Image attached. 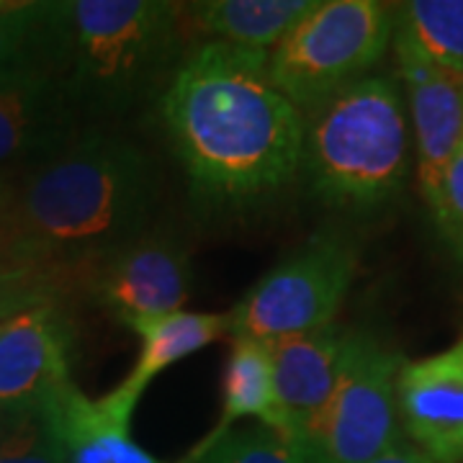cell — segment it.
I'll return each instance as SVG.
<instances>
[{
    "instance_id": "5bb4252c",
    "label": "cell",
    "mask_w": 463,
    "mask_h": 463,
    "mask_svg": "<svg viewBox=\"0 0 463 463\" xmlns=\"http://www.w3.org/2000/svg\"><path fill=\"white\" fill-rule=\"evenodd\" d=\"M139 337V353L132 371L111 392L99 397L100 412L124 428H132L137 404L147 394L152 381L170 365L214 345L222 335H230V312H173L145 317L127 325Z\"/></svg>"
},
{
    "instance_id": "9c48e42d",
    "label": "cell",
    "mask_w": 463,
    "mask_h": 463,
    "mask_svg": "<svg viewBox=\"0 0 463 463\" xmlns=\"http://www.w3.org/2000/svg\"><path fill=\"white\" fill-rule=\"evenodd\" d=\"M72 330L47 297L0 319V410H47L70 386Z\"/></svg>"
},
{
    "instance_id": "603a6c76",
    "label": "cell",
    "mask_w": 463,
    "mask_h": 463,
    "mask_svg": "<svg viewBox=\"0 0 463 463\" xmlns=\"http://www.w3.org/2000/svg\"><path fill=\"white\" fill-rule=\"evenodd\" d=\"M47 297H50L47 279L36 276L32 270H21L14 279L0 283V319H5L18 309H24L33 301H42Z\"/></svg>"
},
{
    "instance_id": "d6986e66",
    "label": "cell",
    "mask_w": 463,
    "mask_h": 463,
    "mask_svg": "<svg viewBox=\"0 0 463 463\" xmlns=\"http://www.w3.org/2000/svg\"><path fill=\"white\" fill-rule=\"evenodd\" d=\"M392 42L432 65L463 72V0L399 3Z\"/></svg>"
},
{
    "instance_id": "52a82bcc",
    "label": "cell",
    "mask_w": 463,
    "mask_h": 463,
    "mask_svg": "<svg viewBox=\"0 0 463 463\" xmlns=\"http://www.w3.org/2000/svg\"><path fill=\"white\" fill-rule=\"evenodd\" d=\"M404 358L368 332L355 330L343 379L317 443V463H368L404 440L397 376Z\"/></svg>"
},
{
    "instance_id": "4fadbf2b",
    "label": "cell",
    "mask_w": 463,
    "mask_h": 463,
    "mask_svg": "<svg viewBox=\"0 0 463 463\" xmlns=\"http://www.w3.org/2000/svg\"><path fill=\"white\" fill-rule=\"evenodd\" d=\"M394 57L410 106L417 183L432 209L463 132V72L432 65L402 44H394Z\"/></svg>"
},
{
    "instance_id": "277c9868",
    "label": "cell",
    "mask_w": 463,
    "mask_h": 463,
    "mask_svg": "<svg viewBox=\"0 0 463 463\" xmlns=\"http://www.w3.org/2000/svg\"><path fill=\"white\" fill-rule=\"evenodd\" d=\"M183 44L181 3H65L62 75L80 116L127 111L170 67Z\"/></svg>"
},
{
    "instance_id": "484cf974",
    "label": "cell",
    "mask_w": 463,
    "mask_h": 463,
    "mask_svg": "<svg viewBox=\"0 0 463 463\" xmlns=\"http://www.w3.org/2000/svg\"><path fill=\"white\" fill-rule=\"evenodd\" d=\"M5 196H8V183H0V234H3V214H5Z\"/></svg>"
},
{
    "instance_id": "2e32d148",
    "label": "cell",
    "mask_w": 463,
    "mask_h": 463,
    "mask_svg": "<svg viewBox=\"0 0 463 463\" xmlns=\"http://www.w3.org/2000/svg\"><path fill=\"white\" fill-rule=\"evenodd\" d=\"M245 417H252L286 435H297L276 399L270 345L250 337H232L230 358L222 381V412L216 417L214 428L196 446H212L234 430V425Z\"/></svg>"
},
{
    "instance_id": "cb8c5ba5",
    "label": "cell",
    "mask_w": 463,
    "mask_h": 463,
    "mask_svg": "<svg viewBox=\"0 0 463 463\" xmlns=\"http://www.w3.org/2000/svg\"><path fill=\"white\" fill-rule=\"evenodd\" d=\"M368 463H432L425 453H420L417 448L410 446V443H402L394 450H389V453H383L379 458H373V461Z\"/></svg>"
},
{
    "instance_id": "6da1fadb",
    "label": "cell",
    "mask_w": 463,
    "mask_h": 463,
    "mask_svg": "<svg viewBox=\"0 0 463 463\" xmlns=\"http://www.w3.org/2000/svg\"><path fill=\"white\" fill-rule=\"evenodd\" d=\"M268 54L206 42L170 67L160 118L199 214H250L301 175L307 118L270 83Z\"/></svg>"
},
{
    "instance_id": "d4e9b609",
    "label": "cell",
    "mask_w": 463,
    "mask_h": 463,
    "mask_svg": "<svg viewBox=\"0 0 463 463\" xmlns=\"http://www.w3.org/2000/svg\"><path fill=\"white\" fill-rule=\"evenodd\" d=\"M21 270H26V268H18L16 263H11V258L5 255V250H3V245H0V283L8 281V279H14V276L21 273Z\"/></svg>"
},
{
    "instance_id": "4316f807",
    "label": "cell",
    "mask_w": 463,
    "mask_h": 463,
    "mask_svg": "<svg viewBox=\"0 0 463 463\" xmlns=\"http://www.w3.org/2000/svg\"><path fill=\"white\" fill-rule=\"evenodd\" d=\"M8 417H11V412H5V410H0V432H3V428H5V422H8Z\"/></svg>"
},
{
    "instance_id": "7402d4cb",
    "label": "cell",
    "mask_w": 463,
    "mask_h": 463,
    "mask_svg": "<svg viewBox=\"0 0 463 463\" xmlns=\"http://www.w3.org/2000/svg\"><path fill=\"white\" fill-rule=\"evenodd\" d=\"M430 214L450 250L458 255V260H463V132L458 147L448 163L440 196L430 209Z\"/></svg>"
},
{
    "instance_id": "8992f818",
    "label": "cell",
    "mask_w": 463,
    "mask_h": 463,
    "mask_svg": "<svg viewBox=\"0 0 463 463\" xmlns=\"http://www.w3.org/2000/svg\"><path fill=\"white\" fill-rule=\"evenodd\" d=\"M355 273L358 245L353 237L335 227L315 232L232 307L230 335L270 345L335 325Z\"/></svg>"
},
{
    "instance_id": "3957f363",
    "label": "cell",
    "mask_w": 463,
    "mask_h": 463,
    "mask_svg": "<svg viewBox=\"0 0 463 463\" xmlns=\"http://www.w3.org/2000/svg\"><path fill=\"white\" fill-rule=\"evenodd\" d=\"M410 145L402 88L368 75L307 116L301 175L325 206L373 212L404 188Z\"/></svg>"
},
{
    "instance_id": "ac0fdd59",
    "label": "cell",
    "mask_w": 463,
    "mask_h": 463,
    "mask_svg": "<svg viewBox=\"0 0 463 463\" xmlns=\"http://www.w3.org/2000/svg\"><path fill=\"white\" fill-rule=\"evenodd\" d=\"M65 3L0 0V78L32 67L62 72Z\"/></svg>"
},
{
    "instance_id": "e0dca14e",
    "label": "cell",
    "mask_w": 463,
    "mask_h": 463,
    "mask_svg": "<svg viewBox=\"0 0 463 463\" xmlns=\"http://www.w3.org/2000/svg\"><path fill=\"white\" fill-rule=\"evenodd\" d=\"M44 412L65 446L67 463H170L134 443L132 428L109 420L78 386H70Z\"/></svg>"
},
{
    "instance_id": "9a60e30c",
    "label": "cell",
    "mask_w": 463,
    "mask_h": 463,
    "mask_svg": "<svg viewBox=\"0 0 463 463\" xmlns=\"http://www.w3.org/2000/svg\"><path fill=\"white\" fill-rule=\"evenodd\" d=\"M315 0H196L181 3L183 36L270 52Z\"/></svg>"
},
{
    "instance_id": "7c38bea8",
    "label": "cell",
    "mask_w": 463,
    "mask_h": 463,
    "mask_svg": "<svg viewBox=\"0 0 463 463\" xmlns=\"http://www.w3.org/2000/svg\"><path fill=\"white\" fill-rule=\"evenodd\" d=\"M355 330L327 325L322 330L270 343L273 386L291 430L317 450L332 397L343 379Z\"/></svg>"
},
{
    "instance_id": "8fae6325",
    "label": "cell",
    "mask_w": 463,
    "mask_h": 463,
    "mask_svg": "<svg viewBox=\"0 0 463 463\" xmlns=\"http://www.w3.org/2000/svg\"><path fill=\"white\" fill-rule=\"evenodd\" d=\"M397 412L410 446L432 463H463V332L446 350L402 364Z\"/></svg>"
},
{
    "instance_id": "5b68a950",
    "label": "cell",
    "mask_w": 463,
    "mask_h": 463,
    "mask_svg": "<svg viewBox=\"0 0 463 463\" xmlns=\"http://www.w3.org/2000/svg\"><path fill=\"white\" fill-rule=\"evenodd\" d=\"M394 36V5L381 0H315L268 54L270 83L312 116L368 78Z\"/></svg>"
},
{
    "instance_id": "ffe728a7",
    "label": "cell",
    "mask_w": 463,
    "mask_h": 463,
    "mask_svg": "<svg viewBox=\"0 0 463 463\" xmlns=\"http://www.w3.org/2000/svg\"><path fill=\"white\" fill-rule=\"evenodd\" d=\"M183 463H317V450L297 435L252 422L212 446H194Z\"/></svg>"
},
{
    "instance_id": "30bf717a",
    "label": "cell",
    "mask_w": 463,
    "mask_h": 463,
    "mask_svg": "<svg viewBox=\"0 0 463 463\" xmlns=\"http://www.w3.org/2000/svg\"><path fill=\"white\" fill-rule=\"evenodd\" d=\"M78 121L60 70L32 67L0 78V183L65 149L78 137Z\"/></svg>"
},
{
    "instance_id": "44dd1931",
    "label": "cell",
    "mask_w": 463,
    "mask_h": 463,
    "mask_svg": "<svg viewBox=\"0 0 463 463\" xmlns=\"http://www.w3.org/2000/svg\"><path fill=\"white\" fill-rule=\"evenodd\" d=\"M0 463H67L65 446L44 410L11 412L0 432Z\"/></svg>"
},
{
    "instance_id": "ba28073f",
    "label": "cell",
    "mask_w": 463,
    "mask_h": 463,
    "mask_svg": "<svg viewBox=\"0 0 463 463\" xmlns=\"http://www.w3.org/2000/svg\"><path fill=\"white\" fill-rule=\"evenodd\" d=\"M85 286L116 322L183 312L194 288L191 255L165 234H139L83 270Z\"/></svg>"
},
{
    "instance_id": "7a4b0ae2",
    "label": "cell",
    "mask_w": 463,
    "mask_h": 463,
    "mask_svg": "<svg viewBox=\"0 0 463 463\" xmlns=\"http://www.w3.org/2000/svg\"><path fill=\"white\" fill-rule=\"evenodd\" d=\"M152 203L155 178L142 149L111 134H78L8 183L0 245L11 263L42 279L85 270L139 237Z\"/></svg>"
}]
</instances>
